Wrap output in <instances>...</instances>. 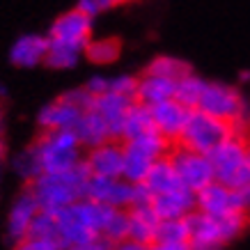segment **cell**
<instances>
[{
    "label": "cell",
    "instance_id": "obj_1",
    "mask_svg": "<svg viewBox=\"0 0 250 250\" xmlns=\"http://www.w3.org/2000/svg\"><path fill=\"white\" fill-rule=\"evenodd\" d=\"M92 170L87 166V161H81L71 172L64 174H42L39 179L25 184V188L32 193V197L37 200L39 211L58 216L64 211L67 207L76 205L83 200L85 186L90 182Z\"/></svg>",
    "mask_w": 250,
    "mask_h": 250
},
{
    "label": "cell",
    "instance_id": "obj_2",
    "mask_svg": "<svg viewBox=\"0 0 250 250\" xmlns=\"http://www.w3.org/2000/svg\"><path fill=\"white\" fill-rule=\"evenodd\" d=\"M229 138H234L232 124L216 120V117L202 113V110H190L188 124H186V129H184L177 145H182V147H186V149L195 154L209 156L216 147L228 143Z\"/></svg>",
    "mask_w": 250,
    "mask_h": 250
},
{
    "label": "cell",
    "instance_id": "obj_3",
    "mask_svg": "<svg viewBox=\"0 0 250 250\" xmlns=\"http://www.w3.org/2000/svg\"><path fill=\"white\" fill-rule=\"evenodd\" d=\"M42 154L44 174H64L71 172L81 163V143L74 131H44L35 140Z\"/></svg>",
    "mask_w": 250,
    "mask_h": 250
},
{
    "label": "cell",
    "instance_id": "obj_4",
    "mask_svg": "<svg viewBox=\"0 0 250 250\" xmlns=\"http://www.w3.org/2000/svg\"><path fill=\"white\" fill-rule=\"evenodd\" d=\"M167 159H170V163L179 174L184 188L193 190L195 195L216 182V172H213L211 161L205 154H195L186 149V147H182V145H172Z\"/></svg>",
    "mask_w": 250,
    "mask_h": 250
},
{
    "label": "cell",
    "instance_id": "obj_5",
    "mask_svg": "<svg viewBox=\"0 0 250 250\" xmlns=\"http://www.w3.org/2000/svg\"><path fill=\"white\" fill-rule=\"evenodd\" d=\"M246 106H248V101L241 97L239 90L223 83H207L205 92H202V99L197 104V110L211 115V117H216L220 122L234 124L243 115Z\"/></svg>",
    "mask_w": 250,
    "mask_h": 250
},
{
    "label": "cell",
    "instance_id": "obj_6",
    "mask_svg": "<svg viewBox=\"0 0 250 250\" xmlns=\"http://www.w3.org/2000/svg\"><path fill=\"white\" fill-rule=\"evenodd\" d=\"M90 35H92V19L85 16L78 9H69L64 14H60L51 25V42H60V44L74 46L78 51L87 48L90 44Z\"/></svg>",
    "mask_w": 250,
    "mask_h": 250
},
{
    "label": "cell",
    "instance_id": "obj_7",
    "mask_svg": "<svg viewBox=\"0 0 250 250\" xmlns=\"http://www.w3.org/2000/svg\"><path fill=\"white\" fill-rule=\"evenodd\" d=\"M131 197H133V184L124 182V179L94 177V174L90 177L83 193V200H92V202L113 207V209H120V211H129Z\"/></svg>",
    "mask_w": 250,
    "mask_h": 250
},
{
    "label": "cell",
    "instance_id": "obj_8",
    "mask_svg": "<svg viewBox=\"0 0 250 250\" xmlns=\"http://www.w3.org/2000/svg\"><path fill=\"white\" fill-rule=\"evenodd\" d=\"M197 211L207 213V216H213V218H223V216H232V213H243L239 193L218 182H213L202 193H197Z\"/></svg>",
    "mask_w": 250,
    "mask_h": 250
},
{
    "label": "cell",
    "instance_id": "obj_9",
    "mask_svg": "<svg viewBox=\"0 0 250 250\" xmlns=\"http://www.w3.org/2000/svg\"><path fill=\"white\" fill-rule=\"evenodd\" d=\"M248 159V145L241 143L239 138H229L228 143H223L220 147H216L209 154V161L216 172V182L228 186V182L232 179V174L243 166V161Z\"/></svg>",
    "mask_w": 250,
    "mask_h": 250
},
{
    "label": "cell",
    "instance_id": "obj_10",
    "mask_svg": "<svg viewBox=\"0 0 250 250\" xmlns=\"http://www.w3.org/2000/svg\"><path fill=\"white\" fill-rule=\"evenodd\" d=\"M152 117H154L156 133H161L167 143H179V138H182L184 129H186V124H188L190 110L172 99V101H166V104H161V106H154Z\"/></svg>",
    "mask_w": 250,
    "mask_h": 250
},
{
    "label": "cell",
    "instance_id": "obj_11",
    "mask_svg": "<svg viewBox=\"0 0 250 250\" xmlns=\"http://www.w3.org/2000/svg\"><path fill=\"white\" fill-rule=\"evenodd\" d=\"M37 213H39L37 200L32 197V193L28 188H23V193L16 197V202L12 205V211H9V220H7L9 241H14L16 246L21 241H25L32 220L37 218Z\"/></svg>",
    "mask_w": 250,
    "mask_h": 250
},
{
    "label": "cell",
    "instance_id": "obj_12",
    "mask_svg": "<svg viewBox=\"0 0 250 250\" xmlns=\"http://www.w3.org/2000/svg\"><path fill=\"white\" fill-rule=\"evenodd\" d=\"M85 161H87L94 177L122 179V172H124V145L115 143V140L101 145L97 149H90Z\"/></svg>",
    "mask_w": 250,
    "mask_h": 250
},
{
    "label": "cell",
    "instance_id": "obj_13",
    "mask_svg": "<svg viewBox=\"0 0 250 250\" xmlns=\"http://www.w3.org/2000/svg\"><path fill=\"white\" fill-rule=\"evenodd\" d=\"M154 211L161 220H184L197 211V195L188 188L154 197Z\"/></svg>",
    "mask_w": 250,
    "mask_h": 250
},
{
    "label": "cell",
    "instance_id": "obj_14",
    "mask_svg": "<svg viewBox=\"0 0 250 250\" xmlns=\"http://www.w3.org/2000/svg\"><path fill=\"white\" fill-rule=\"evenodd\" d=\"M136 101H131L126 97H117V94H104V97L97 99V104H94V110H97L104 122L108 124V129H110V136L113 140H122V133H124V122H126V115H129V108L133 106Z\"/></svg>",
    "mask_w": 250,
    "mask_h": 250
},
{
    "label": "cell",
    "instance_id": "obj_15",
    "mask_svg": "<svg viewBox=\"0 0 250 250\" xmlns=\"http://www.w3.org/2000/svg\"><path fill=\"white\" fill-rule=\"evenodd\" d=\"M51 39L42 35H23L14 42L9 60L14 67H35L39 62H46Z\"/></svg>",
    "mask_w": 250,
    "mask_h": 250
},
{
    "label": "cell",
    "instance_id": "obj_16",
    "mask_svg": "<svg viewBox=\"0 0 250 250\" xmlns=\"http://www.w3.org/2000/svg\"><path fill=\"white\" fill-rule=\"evenodd\" d=\"M74 136L78 138L81 147H90V149H97L101 145L113 143V136H110L108 124L104 122V117H101L94 108L81 115L78 124L74 126Z\"/></svg>",
    "mask_w": 250,
    "mask_h": 250
},
{
    "label": "cell",
    "instance_id": "obj_17",
    "mask_svg": "<svg viewBox=\"0 0 250 250\" xmlns=\"http://www.w3.org/2000/svg\"><path fill=\"white\" fill-rule=\"evenodd\" d=\"M174 92H177V83L167 81V78H159V76L145 74L143 78H138L136 101L143 104V106H147V108H154V106L166 104V101H172Z\"/></svg>",
    "mask_w": 250,
    "mask_h": 250
},
{
    "label": "cell",
    "instance_id": "obj_18",
    "mask_svg": "<svg viewBox=\"0 0 250 250\" xmlns=\"http://www.w3.org/2000/svg\"><path fill=\"white\" fill-rule=\"evenodd\" d=\"M81 115H83L81 110L62 104L58 99V101H53V104H48V106L39 110L37 122L42 131H74V126L81 120Z\"/></svg>",
    "mask_w": 250,
    "mask_h": 250
},
{
    "label": "cell",
    "instance_id": "obj_19",
    "mask_svg": "<svg viewBox=\"0 0 250 250\" xmlns=\"http://www.w3.org/2000/svg\"><path fill=\"white\" fill-rule=\"evenodd\" d=\"M145 186L152 190L154 197L159 195H167V193H174V190H182L184 184L179 179V174L174 170V166L170 163V159H161L156 161L147 174V179H145Z\"/></svg>",
    "mask_w": 250,
    "mask_h": 250
},
{
    "label": "cell",
    "instance_id": "obj_20",
    "mask_svg": "<svg viewBox=\"0 0 250 250\" xmlns=\"http://www.w3.org/2000/svg\"><path fill=\"white\" fill-rule=\"evenodd\" d=\"M152 133H156L152 108H147V106H143V104H138L136 101V104L129 108V115H126V122H124L122 143H131V140L152 136Z\"/></svg>",
    "mask_w": 250,
    "mask_h": 250
},
{
    "label": "cell",
    "instance_id": "obj_21",
    "mask_svg": "<svg viewBox=\"0 0 250 250\" xmlns=\"http://www.w3.org/2000/svg\"><path fill=\"white\" fill-rule=\"evenodd\" d=\"M131 216V228H129V241L143 243V246H154V236L159 228L161 218L152 209H143V211H129Z\"/></svg>",
    "mask_w": 250,
    "mask_h": 250
},
{
    "label": "cell",
    "instance_id": "obj_22",
    "mask_svg": "<svg viewBox=\"0 0 250 250\" xmlns=\"http://www.w3.org/2000/svg\"><path fill=\"white\" fill-rule=\"evenodd\" d=\"M186 228H188L190 241H209V243H223L220 239V225L218 218L207 216L202 211H193L190 216H186ZM225 246V243H223Z\"/></svg>",
    "mask_w": 250,
    "mask_h": 250
},
{
    "label": "cell",
    "instance_id": "obj_23",
    "mask_svg": "<svg viewBox=\"0 0 250 250\" xmlns=\"http://www.w3.org/2000/svg\"><path fill=\"white\" fill-rule=\"evenodd\" d=\"M145 74L149 76H159V78H167L172 83H179L184 78L193 76V69H190L188 62L179 60V58H170V55H161L156 60H152V64L147 67Z\"/></svg>",
    "mask_w": 250,
    "mask_h": 250
},
{
    "label": "cell",
    "instance_id": "obj_24",
    "mask_svg": "<svg viewBox=\"0 0 250 250\" xmlns=\"http://www.w3.org/2000/svg\"><path fill=\"white\" fill-rule=\"evenodd\" d=\"M28 239L55 243V246L62 250V236H60V225H58V218H55V216H51V213L39 211L37 218L32 220L30 232H28Z\"/></svg>",
    "mask_w": 250,
    "mask_h": 250
},
{
    "label": "cell",
    "instance_id": "obj_25",
    "mask_svg": "<svg viewBox=\"0 0 250 250\" xmlns=\"http://www.w3.org/2000/svg\"><path fill=\"white\" fill-rule=\"evenodd\" d=\"M14 167L19 170V174H21L28 184L39 179V177L44 174V163H42V154H39L37 145L32 143L30 147H25V149L14 159Z\"/></svg>",
    "mask_w": 250,
    "mask_h": 250
},
{
    "label": "cell",
    "instance_id": "obj_26",
    "mask_svg": "<svg viewBox=\"0 0 250 250\" xmlns=\"http://www.w3.org/2000/svg\"><path fill=\"white\" fill-rule=\"evenodd\" d=\"M188 241L190 234L188 228H186V220H161L159 223L154 243H161V246H186Z\"/></svg>",
    "mask_w": 250,
    "mask_h": 250
},
{
    "label": "cell",
    "instance_id": "obj_27",
    "mask_svg": "<svg viewBox=\"0 0 250 250\" xmlns=\"http://www.w3.org/2000/svg\"><path fill=\"white\" fill-rule=\"evenodd\" d=\"M120 53H122V42L117 37L97 39V42H90L87 48H85L87 60L94 62V64H110V62L120 58Z\"/></svg>",
    "mask_w": 250,
    "mask_h": 250
},
{
    "label": "cell",
    "instance_id": "obj_28",
    "mask_svg": "<svg viewBox=\"0 0 250 250\" xmlns=\"http://www.w3.org/2000/svg\"><path fill=\"white\" fill-rule=\"evenodd\" d=\"M207 83L197 76H188L177 83V92H174V101H179L182 106H186L188 110H197V104L202 99Z\"/></svg>",
    "mask_w": 250,
    "mask_h": 250
},
{
    "label": "cell",
    "instance_id": "obj_29",
    "mask_svg": "<svg viewBox=\"0 0 250 250\" xmlns=\"http://www.w3.org/2000/svg\"><path fill=\"white\" fill-rule=\"evenodd\" d=\"M83 51H78L74 46H67V44H60V42H51L48 46V55H46V67L51 69H69L74 67L78 60V55Z\"/></svg>",
    "mask_w": 250,
    "mask_h": 250
},
{
    "label": "cell",
    "instance_id": "obj_30",
    "mask_svg": "<svg viewBox=\"0 0 250 250\" xmlns=\"http://www.w3.org/2000/svg\"><path fill=\"white\" fill-rule=\"evenodd\" d=\"M129 228H131V216L129 211H117L113 213V218H110V223H108L106 232H104V236L106 239H110L113 243H122V241H129Z\"/></svg>",
    "mask_w": 250,
    "mask_h": 250
},
{
    "label": "cell",
    "instance_id": "obj_31",
    "mask_svg": "<svg viewBox=\"0 0 250 250\" xmlns=\"http://www.w3.org/2000/svg\"><path fill=\"white\" fill-rule=\"evenodd\" d=\"M58 99H60L62 104H67V106L81 110V113L92 110V108H94V104H97V99L87 92V87H76V90H69V92H64V94H60Z\"/></svg>",
    "mask_w": 250,
    "mask_h": 250
},
{
    "label": "cell",
    "instance_id": "obj_32",
    "mask_svg": "<svg viewBox=\"0 0 250 250\" xmlns=\"http://www.w3.org/2000/svg\"><path fill=\"white\" fill-rule=\"evenodd\" d=\"M110 94H117V97H126L131 101H136L138 94V78L133 76H120L110 81Z\"/></svg>",
    "mask_w": 250,
    "mask_h": 250
},
{
    "label": "cell",
    "instance_id": "obj_33",
    "mask_svg": "<svg viewBox=\"0 0 250 250\" xmlns=\"http://www.w3.org/2000/svg\"><path fill=\"white\" fill-rule=\"evenodd\" d=\"M152 207H154V193L145 184H136L129 211H143V209H152Z\"/></svg>",
    "mask_w": 250,
    "mask_h": 250
},
{
    "label": "cell",
    "instance_id": "obj_34",
    "mask_svg": "<svg viewBox=\"0 0 250 250\" xmlns=\"http://www.w3.org/2000/svg\"><path fill=\"white\" fill-rule=\"evenodd\" d=\"M115 5H120V2H115V0H81L76 5V9L92 19V16L101 14V12H106V9L115 7Z\"/></svg>",
    "mask_w": 250,
    "mask_h": 250
},
{
    "label": "cell",
    "instance_id": "obj_35",
    "mask_svg": "<svg viewBox=\"0 0 250 250\" xmlns=\"http://www.w3.org/2000/svg\"><path fill=\"white\" fill-rule=\"evenodd\" d=\"M87 92H90L94 99H99V97H104V94H108L110 92V81L108 78H101V76H94L92 81H87Z\"/></svg>",
    "mask_w": 250,
    "mask_h": 250
},
{
    "label": "cell",
    "instance_id": "obj_36",
    "mask_svg": "<svg viewBox=\"0 0 250 250\" xmlns=\"http://www.w3.org/2000/svg\"><path fill=\"white\" fill-rule=\"evenodd\" d=\"M14 250H60L55 243H48V241H35V239H25L16 246Z\"/></svg>",
    "mask_w": 250,
    "mask_h": 250
},
{
    "label": "cell",
    "instance_id": "obj_37",
    "mask_svg": "<svg viewBox=\"0 0 250 250\" xmlns=\"http://www.w3.org/2000/svg\"><path fill=\"white\" fill-rule=\"evenodd\" d=\"M190 250H223V243H209V241H188Z\"/></svg>",
    "mask_w": 250,
    "mask_h": 250
},
{
    "label": "cell",
    "instance_id": "obj_38",
    "mask_svg": "<svg viewBox=\"0 0 250 250\" xmlns=\"http://www.w3.org/2000/svg\"><path fill=\"white\" fill-rule=\"evenodd\" d=\"M236 193H239V200H241V211L250 218V186L243 190H236Z\"/></svg>",
    "mask_w": 250,
    "mask_h": 250
},
{
    "label": "cell",
    "instance_id": "obj_39",
    "mask_svg": "<svg viewBox=\"0 0 250 250\" xmlns=\"http://www.w3.org/2000/svg\"><path fill=\"white\" fill-rule=\"evenodd\" d=\"M115 250H149V246H143V243L136 241H122L115 246Z\"/></svg>",
    "mask_w": 250,
    "mask_h": 250
},
{
    "label": "cell",
    "instance_id": "obj_40",
    "mask_svg": "<svg viewBox=\"0 0 250 250\" xmlns=\"http://www.w3.org/2000/svg\"><path fill=\"white\" fill-rule=\"evenodd\" d=\"M149 250H190L188 243L186 246H161V243H154V246H149Z\"/></svg>",
    "mask_w": 250,
    "mask_h": 250
},
{
    "label": "cell",
    "instance_id": "obj_41",
    "mask_svg": "<svg viewBox=\"0 0 250 250\" xmlns=\"http://www.w3.org/2000/svg\"><path fill=\"white\" fill-rule=\"evenodd\" d=\"M2 159H5V143L0 140V166H2Z\"/></svg>",
    "mask_w": 250,
    "mask_h": 250
},
{
    "label": "cell",
    "instance_id": "obj_42",
    "mask_svg": "<svg viewBox=\"0 0 250 250\" xmlns=\"http://www.w3.org/2000/svg\"><path fill=\"white\" fill-rule=\"evenodd\" d=\"M239 78H241V81H250V71H241V74H239Z\"/></svg>",
    "mask_w": 250,
    "mask_h": 250
},
{
    "label": "cell",
    "instance_id": "obj_43",
    "mask_svg": "<svg viewBox=\"0 0 250 250\" xmlns=\"http://www.w3.org/2000/svg\"><path fill=\"white\" fill-rule=\"evenodd\" d=\"M2 101H5V90H2V85H0V108H2Z\"/></svg>",
    "mask_w": 250,
    "mask_h": 250
},
{
    "label": "cell",
    "instance_id": "obj_44",
    "mask_svg": "<svg viewBox=\"0 0 250 250\" xmlns=\"http://www.w3.org/2000/svg\"><path fill=\"white\" fill-rule=\"evenodd\" d=\"M69 250H87V248H69Z\"/></svg>",
    "mask_w": 250,
    "mask_h": 250
},
{
    "label": "cell",
    "instance_id": "obj_45",
    "mask_svg": "<svg viewBox=\"0 0 250 250\" xmlns=\"http://www.w3.org/2000/svg\"><path fill=\"white\" fill-rule=\"evenodd\" d=\"M248 156H250V145H248Z\"/></svg>",
    "mask_w": 250,
    "mask_h": 250
}]
</instances>
